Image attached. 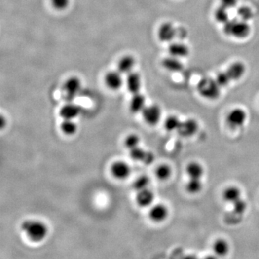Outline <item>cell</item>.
I'll list each match as a JSON object with an SVG mask.
<instances>
[{"label":"cell","instance_id":"cell-4","mask_svg":"<svg viewBox=\"0 0 259 259\" xmlns=\"http://www.w3.org/2000/svg\"><path fill=\"white\" fill-rule=\"evenodd\" d=\"M82 84L81 79L77 76H71L66 80L63 85L64 97L68 102L73 101L81 92Z\"/></svg>","mask_w":259,"mask_h":259},{"label":"cell","instance_id":"cell-23","mask_svg":"<svg viewBox=\"0 0 259 259\" xmlns=\"http://www.w3.org/2000/svg\"><path fill=\"white\" fill-rule=\"evenodd\" d=\"M213 251L216 255L219 257H224L227 255L230 250V246L227 241L223 238H218L213 243Z\"/></svg>","mask_w":259,"mask_h":259},{"label":"cell","instance_id":"cell-6","mask_svg":"<svg viewBox=\"0 0 259 259\" xmlns=\"http://www.w3.org/2000/svg\"><path fill=\"white\" fill-rule=\"evenodd\" d=\"M143 118L150 125H155L159 122L161 117V109L158 105H147L141 112Z\"/></svg>","mask_w":259,"mask_h":259},{"label":"cell","instance_id":"cell-16","mask_svg":"<svg viewBox=\"0 0 259 259\" xmlns=\"http://www.w3.org/2000/svg\"><path fill=\"white\" fill-rule=\"evenodd\" d=\"M168 51L170 56L179 59L186 57L189 54V47L182 42H174L171 43L168 48Z\"/></svg>","mask_w":259,"mask_h":259},{"label":"cell","instance_id":"cell-9","mask_svg":"<svg viewBox=\"0 0 259 259\" xmlns=\"http://www.w3.org/2000/svg\"><path fill=\"white\" fill-rule=\"evenodd\" d=\"M81 107L77 104L73 103L72 101L68 102L61 107L59 114L63 120H74L81 114Z\"/></svg>","mask_w":259,"mask_h":259},{"label":"cell","instance_id":"cell-17","mask_svg":"<svg viewBox=\"0 0 259 259\" xmlns=\"http://www.w3.org/2000/svg\"><path fill=\"white\" fill-rule=\"evenodd\" d=\"M146 106H147V100L145 96L142 95L141 92L132 95L129 103L130 111L132 112L135 114L142 112Z\"/></svg>","mask_w":259,"mask_h":259},{"label":"cell","instance_id":"cell-3","mask_svg":"<svg viewBox=\"0 0 259 259\" xmlns=\"http://www.w3.org/2000/svg\"><path fill=\"white\" fill-rule=\"evenodd\" d=\"M197 88L199 95L207 100H217L221 95V86L216 79L212 78H202L197 84Z\"/></svg>","mask_w":259,"mask_h":259},{"label":"cell","instance_id":"cell-34","mask_svg":"<svg viewBox=\"0 0 259 259\" xmlns=\"http://www.w3.org/2000/svg\"><path fill=\"white\" fill-rule=\"evenodd\" d=\"M233 206L234 212L236 214H243L247 210V203L242 198L233 203Z\"/></svg>","mask_w":259,"mask_h":259},{"label":"cell","instance_id":"cell-13","mask_svg":"<svg viewBox=\"0 0 259 259\" xmlns=\"http://www.w3.org/2000/svg\"><path fill=\"white\" fill-rule=\"evenodd\" d=\"M131 172L129 165L124 161L114 162L111 166V172L117 180H125L128 178Z\"/></svg>","mask_w":259,"mask_h":259},{"label":"cell","instance_id":"cell-33","mask_svg":"<svg viewBox=\"0 0 259 259\" xmlns=\"http://www.w3.org/2000/svg\"><path fill=\"white\" fill-rule=\"evenodd\" d=\"M51 5L56 10L63 11L68 8L70 0H51Z\"/></svg>","mask_w":259,"mask_h":259},{"label":"cell","instance_id":"cell-14","mask_svg":"<svg viewBox=\"0 0 259 259\" xmlns=\"http://www.w3.org/2000/svg\"><path fill=\"white\" fill-rule=\"evenodd\" d=\"M136 59L131 55H125L119 59L117 62V69L122 74L127 75L133 72L136 66Z\"/></svg>","mask_w":259,"mask_h":259},{"label":"cell","instance_id":"cell-5","mask_svg":"<svg viewBox=\"0 0 259 259\" xmlns=\"http://www.w3.org/2000/svg\"><path fill=\"white\" fill-rule=\"evenodd\" d=\"M247 113L242 108H234L227 114V125L231 128H239L243 127L247 120Z\"/></svg>","mask_w":259,"mask_h":259},{"label":"cell","instance_id":"cell-29","mask_svg":"<svg viewBox=\"0 0 259 259\" xmlns=\"http://www.w3.org/2000/svg\"><path fill=\"white\" fill-rule=\"evenodd\" d=\"M150 178L148 176H141V177H138L133 183V188L137 191L148 189V185H150Z\"/></svg>","mask_w":259,"mask_h":259},{"label":"cell","instance_id":"cell-31","mask_svg":"<svg viewBox=\"0 0 259 259\" xmlns=\"http://www.w3.org/2000/svg\"><path fill=\"white\" fill-rule=\"evenodd\" d=\"M140 141H140V138L138 137L137 135L130 134L125 138L124 144H125V147L130 150L139 147Z\"/></svg>","mask_w":259,"mask_h":259},{"label":"cell","instance_id":"cell-7","mask_svg":"<svg viewBox=\"0 0 259 259\" xmlns=\"http://www.w3.org/2000/svg\"><path fill=\"white\" fill-rule=\"evenodd\" d=\"M105 83L111 90H118L125 83L123 74L118 70L108 72L105 76Z\"/></svg>","mask_w":259,"mask_h":259},{"label":"cell","instance_id":"cell-2","mask_svg":"<svg viewBox=\"0 0 259 259\" xmlns=\"http://www.w3.org/2000/svg\"><path fill=\"white\" fill-rule=\"evenodd\" d=\"M224 34L233 36L238 39H243L248 37L251 33V27L248 22L238 19L229 20L224 23L223 27Z\"/></svg>","mask_w":259,"mask_h":259},{"label":"cell","instance_id":"cell-22","mask_svg":"<svg viewBox=\"0 0 259 259\" xmlns=\"http://www.w3.org/2000/svg\"><path fill=\"white\" fill-rule=\"evenodd\" d=\"M186 170L189 179H202L205 173L203 166L198 162L189 163Z\"/></svg>","mask_w":259,"mask_h":259},{"label":"cell","instance_id":"cell-10","mask_svg":"<svg viewBox=\"0 0 259 259\" xmlns=\"http://www.w3.org/2000/svg\"><path fill=\"white\" fill-rule=\"evenodd\" d=\"M125 83L128 92L132 95L138 93L141 91V86H142V79H141V75L137 72L133 71V72L127 74Z\"/></svg>","mask_w":259,"mask_h":259},{"label":"cell","instance_id":"cell-30","mask_svg":"<svg viewBox=\"0 0 259 259\" xmlns=\"http://www.w3.org/2000/svg\"><path fill=\"white\" fill-rule=\"evenodd\" d=\"M237 15H238V18L240 20L246 22L249 21L254 17L253 11L248 6H241V7H240L237 10Z\"/></svg>","mask_w":259,"mask_h":259},{"label":"cell","instance_id":"cell-12","mask_svg":"<svg viewBox=\"0 0 259 259\" xmlns=\"http://www.w3.org/2000/svg\"><path fill=\"white\" fill-rule=\"evenodd\" d=\"M130 156L134 161H140L146 164H150L154 161V155L150 151L144 150L141 147L130 150Z\"/></svg>","mask_w":259,"mask_h":259},{"label":"cell","instance_id":"cell-24","mask_svg":"<svg viewBox=\"0 0 259 259\" xmlns=\"http://www.w3.org/2000/svg\"><path fill=\"white\" fill-rule=\"evenodd\" d=\"M203 188L202 179H189L186 185V189L191 194H198Z\"/></svg>","mask_w":259,"mask_h":259},{"label":"cell","instance_id":"cell-18","mask_svg":"<svg viewBox=\"0 0 259 259\" xmlns=\"http://www.w3.org/2000/svg\"><path fill=\"white\" fill-rule=\"evenodd\" d=\"M246 66L241 61H236L229 66L226 72L228 74L232 81L239 80L246 73Z\"/></svg>","mask_w":259,"mask_h":259},{"label":"cell","instance_id":"cell-8","mask_svg":"<svg viewBox=\"0 0 259 259\" xmlns=\"http://www.w3.org/2000/svg\"><path fill=\"white\" fill-rule=\"evenodd\" d=\"M177 37V28L172 23L166 22L160 26L158 30V37L163 43H170Z\"/></svg>","mask_w":259,"mask_h":259},{"label":"cell","instance_id":"cell-25","mask_svg":"<svg viewBox=\"0 0 259 259\" xmlns=\"http://www.w3.org/2000/svg\"><path fill=\"white\" fill-rule=\"evenodd\" d=\"M181 122L182 121L177 116H169L164 121L165 129L169 132L177 131L181 125Z\"/></svg>","mask_w":259,"mask_h":259},{"label":"cell","instance_id":"cell-19","mask_svg":"<svg viewBox=\"0 0 259 259\" xmlns=\"http://www.w3.org/2000/svg\"><path fill=\"white\" fill-rule=\"evenodd\" d=\"M136 202L140 207L150 206L154 200V194L151 190L148 189L138 191L136 195Z\"/></svg>","mask_w":259,"mask_h":259},{"label":"cell","instance_id":"cell-35","mask_svg":"<svg viewBox=\"0 0 259 259\" xmlns=\"http://www.w3.org/2000/svg\"><path fill=\"white\" fill-rule=\"evenodd\" d=\"M238 0H221V5L227 9H232L238 4Z\"/></svg>","mask_w":259,"mask_h":259},{"label":"cell","instance_id":"cell-1","mask_svg":"<svg viewBox=\"0 0 259 259\" xmlns=\"http://www.w3.org/2000/svg\"><path fill=\"white\" fill-rule=\"evenodd\" d=\"M21 230L29 239L34 242L43 241L48 235V227L41 221L27 220L21 224Z\"/></svg>","mask_w":259,"mask_h":259},{"label":"cell","instance_id":"cell-27","mask_svg":"<svg viewBox=\"0 0 259 259\" xmlns=\"http://www.w3.org/2000/svg\"><path fill=\"white\" fill-rule=\"evenodd\" d=\"M157 178L161 181L167 180L172 175V169L166 164L160 165L155 170Z\"/></svg>","mask_w":259,"mask_h":259},{"label":"cell","instance_id":"cell-32","mask_svg":"<svg viewBox=\"0 0 259 259\" xmlns=\"http://www.w3.org/2000/svg\"><path fill=\"white\" fill-rule=\"evenodd\" d=\"M216 80L221 87L228 85L229 83L232 81L227 72H220L217 75Z\"/></svg>","mask_w":259,"mask_h":259},{"label":"cell","instance_id":"cell-20","mask_svg":"<svg viewBox=\"0 0 259 259\" xmlns=\"http://www.w3.org/2000/svg\"><path fill=\"white\" fill-rule=\"evenodd\" d=\"M222 198L227 203L233 205L235 202L241 199V189L235 186H228L224 190Z\"/></svg>","mask_w":259,"mask_h":259},{"label":"cell","instance_id":"cell-21","mask_svg":"<svg viewBox=\"0 0 259 259\" xmlns=\"http://www.w3.org/2000/svg\"><path fill=\"white\" fill-rule=\"evenodd\" d=\"M162 65L164 69L171 72H181L184 67L180 59L172 56L164 59L162 61Z\"/></svg>","mask_w":259,"mask_h":259},{"label":"cell","instance_id":"cell-26","mask_svg":"<svg viewBox=\"0 0 259 259\" xmlns=\"http://www.w3.org/2000/svg\"><path fill=\"white\" fill-rule=\"evenodd\" d=\"M61 130L64 134L72 136L77 130V125L74 120H64L61 124Z\"/></svg>","mask_w":259,"mask_h":259},{"label":"cell","instance_id":"cell-15","mask_svg":"<svg viewBox=\"0 0 259 259\" xmlns=\"http://www.w3.org/2000/svg\"><path fill=\"white\" fill-rule=\"evenodd\" d=\"M168 216H169V210L163 204H157L152 207L149 211L150 220L155 222H163L167 218Z\"/></svg>","mask_w":259,"mask_h":259},{"label":"cell","instance_id":"cell-28","mask_svg":"<svg viewBox=\"0 0 259 259\" xmlns=\"http://www.w3.org/2000/svg\"><path fill=\"white\" fill-rule=\"evenodd\" d=\"M214 16L217 22L223 25L230 20L229 19L228 9L222 5L217 8L216 12H215Z\"/></svg>","mask_w":259,"mask_h":259},{"label":"cell","instance_id":"cell-11","mask_svg":"<svg viewBox=\"0 0 259 259\" xmlns=\"http://www.w3.org/2000/svg\"><path fill=\"white\" fill-rule=\"evenodd\" d=\"M199 125L197 121L194 119L189 118L182 121L181 125L177 132L183 137H191L197 133Z\"/></svg>","mask_w":259,"mask_h":259}]
</instances>
